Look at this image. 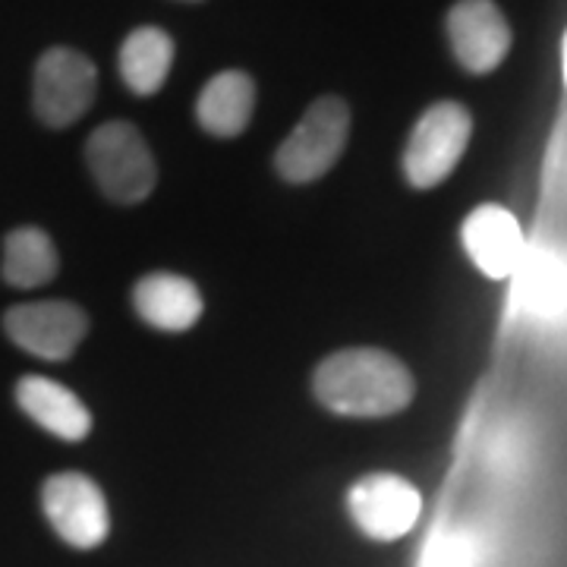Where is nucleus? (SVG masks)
<instances>
[{
    "label": "nucleus",
    "instance_id": "f257e3e1",
    "mask_svg": "<svg viewBox=\"0 0 567 567\" xmlns=\"http://www.w3.org/2000/svg\"><path fill=\"white\" fill-rule=\"evenodd\" d=\"M319 404L341 416L379 420L410 406L416 382L398 357L375 347H350L324 360L312 375Z\"/></svg>",
    "mask_w": 567,
    "mask_h": 567
},
{
    "label": "nucleus",
    "instance_id": "f03ea898",
    "mask_svg": "<svg viewBox=\"0 0 567 567\" xmlns=\"http://www.w3.org/2000/svg\"><path fill=\"white\" fill-rule=\"evenodd\" d=\"M85 162H89V171L102 186L104 196L121 205H136L148 199L158 183V167H155L148 142L142 140L140 130L126 121H111L99 126L89 136Z\"/></svg>",
    "mask_w": 567,
    "mask_h": 567
},
{
    "label": "nucleus",
    "instance_id": "7ed1b4c3",
    "mask_svg": "<svg viewBox=\"0 0 567 567\" xmlns=\"http://www.w3.org/2000/svg\"><path fill=\"white\" fill-rule=\"evenodd\" d=\"M347 136H350V107L334 95H324L306 111L297 130L281 142L275 167L287 183L319 181L344 155Z\"/></svg>",
    "mask_w": 567,
    "mask_h": 567
},
{
    "label": "nucleus",
    "instance_id": "20e7f679",
    "mask_svg": "<svg viewBox=\"0 0 567 567\" xmlns=\"http://www.w3.org/2000/svg\"><path fill=\"white\" fill-rule=\"evenodd\" d=\"M473 136V117L464 104L439 102L416 121L404 148V177L416 189H432L451 177Z\"/></svg>",
    "mask_w": 567,
    "mask_h": 567
},
{
    "label": "nucleus",
    "instance_id": "39448f33",
    "mask_svg": "<svg viewBox=\"0 0 567 567\" xmlns=\"http://www.w3.org/2000/svg\"><path fill=\"white\" fill-rule=\"evenodd\" d=\"M99 92V70L73 48H51L35 66L32 104L44 126H73L92 107Z\"/></svg>",
    "mask_w": 567,
    "mask_h": 567
},
{
    "label": "nucleus",
    "instance_id": "423d86ee",
    "mask_svg": "<svg viewBox=\"0 0 567 567\" xmlns=\"http://www.w3.org/2000/svg\"><path fill=\"white\" fill-rule=\"evenodd\" d=\"M41 507L48 524L66 546L89 551L111 533V514L99 483L85 473H54L41 486Z\"/></svg>",
    "mask_w": 567,
    "mask_h": 567
},
{
    "label": "nucleus",
    "instance_id": "0eeeda50",
    "mask_svg": "<svg viewBox=\"0 0 567 567\" xmlns=\"http://www.w3.org/2000/svg\"><path fill=\"white\" fill-rule=\"evenodd\" d=\"M347 511L369 539L394 543L416 527L423 514V495L398 473H369L350 488Z\"/></svg>",
    "mask_w": 567,
    "mask_h": 567
},
{
    "label": "nucleus",
    "instance_id": "6e6552de",
    "mask_svg": "<svg viewBox=\"0 0 567 567\" xmlns=\"http://www.w3.org/2000/svg\"><path fill=\"white\" fill-rule=\"evenodd\" d=\"M3 331L25 353L61 363L76 353L82 338L89 334V316L70 300L22 303L3 316Z\"/></svg>",
    "mask_w": 567,
    "mask_h": 567
},
{
    "label": "nucleus",
    "instance_id": "1a4fd4ad",
    "mask_svg": "<svg viewBox=\"0 0 567 567\" xmlns=\"http://www.w3.org/2000/svg\"><path fill=\"white\" fill-rule=\"evenodd\" d=\"M447 41L466 73L498 70L511 51V25L495 0H457L447 10Z\"/></svg>",
    "mask_w": 567,
    "mask_h": 567
},
{
    "label": "nucleus",
    "instance_id": "9d476101",
    "mask_svg": "<svg viewBox=\"0 0 567 567\" xmlns=\"http://www.w3.org/2000/svg\"><path fill=\"white\" fill-rule=\"evenodd\" d=\"M464 246L473 265L495 281L517 275L527 256L524 230L502 205H480L464 221Z\"/></svg>",
    "mask_w": 567,
    "mask_h": 567
},
{
    "label": "nucleus",
    "instance_id": "9b49d317",
    "mask_svg": "<svg viewBox=\"0 0 567 567\" xmlns=\"http://www.w3.org/2000/svg\"><path fill=\"white\" fill-rule=\"evenodd\" d=\"M133 306L142 322L158 331H189L203 316V293L183 275L152 271L136 284Z\"/></svg>",
    "mask_w": 567,
    "mask_h": 567
},
{
    "label": "nucleus",
    "instance_id": "f8f14e48",
    "mask_svg": "<svg viewBox=\"0 0 567 567\" xmlns=\"http://www.w3.org/2000/svg\"><path fill=\"white\" fill-rule=\"evenodd\" d=\"M17 404L29 420L58 435L63 442H82L92 432V413L80 398L54 379L44 375H22L17 385Z\"/></svg>",
    "mask_w": 567,
    "mask_h": 567
},
{
    "label": "nucleus",
    "instance_id": "ddd939ff",
    "mask_svg": "<svg viewBox=\"0 0 567 567\" xmlns=\"http://www.w3.org/2000/svg\"><path fill=\"white\" fill-rule=\"evenodd\" d=\"M252 107H256V82L244 70H224L203 89L196 117L205 133L234 140L252 121Z\"/></svg>",
    "mask_w": 567,
    "mask_h": 567
},
{
    "label": "nucleus",
    "instance_id": "4468645a",
    "mask_svg": "<svg viewBox=\"0 0 567 567\" xmlns=\"http://www.w3.org/2000/svg\"><path fill=\"white\" fill-rule=\"evenodd\" d=\"M174 66V39L155 29L142 25L133 35H126L121 48V76L133 95H155L167 82Z\"/></svg>",
    "mask_w": 567,
    "mask_h": 567
},
{
    "label": "nucleus",
    "instance_id": "2eb2a0df",
    "mask_svg": "<svg viewBox=\"0 0 567 567\" xmlns=\"http://www.w3.org/2000/svg\"><path fill=\"white\" fill-rule=\"evenodd\" d=\"M61 268L54 240L39 230V227H17L13 234H7L3 240V265L0 275L10 287L20 290H32V287H44L54 281Z\"/></svg>",
    "mask_w": 567,
    "mask_h": 567
},
{
    "label": "nucleus",
    "instance_id": "dca6fc26",
    "mask_svg": "<svg viewBox=\"0 0 567 567\" xmlns=\"http://www.w3.org/2000/svg\"><path fill=\"white\" fill-rule=\"evenodd\" d=\"M520 275V293L529 312L555 319L567 309V268L558 256L551 252H536L524 256V262L517 268Z\"/></svg>",
    "mask_w": 567,
    "mask_h": 567
},
{
    "label": "nucleus",
    "instance_id": "f3484780",
    "mask_svg": "<svg viewBox=\"0 0 567 567\" xmlns=\"http://www.w3.org/2000/svg\"><path fill=\"white\" fill-rule=\"evenodd\" d=\"M480 565V546L464 529H445L439 533L423 555V567H476Z\"/></svg>",
    "mask_w": 567,
    "mask_h": 567
},
{
    "label": "nucleus",
    "instance_id": "a211bd4d",
    "mask_svg": "<svg viewBox=\"0 0 567 567\" xmlns=\"http://www.w3.org/2000/svg\"><path fill=\"white\" fill-rule=\"evenodd\" d=\"M565 82H567V35H565Z\"/></svg>",
    "mask_w": 567,
    "mask_h": 567
}]
</instances>
